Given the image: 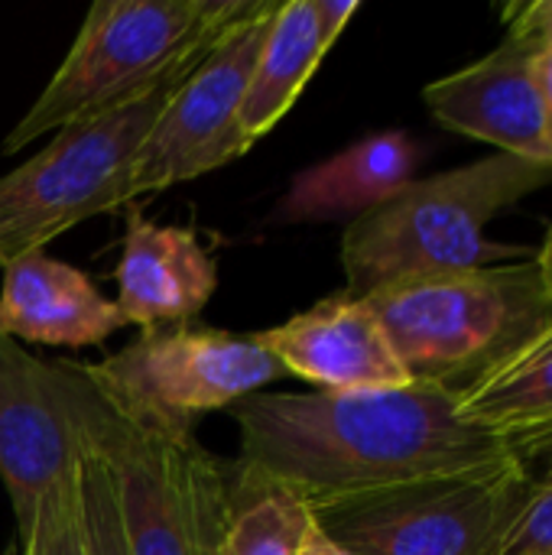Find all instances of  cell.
Segmentation results:
<instances>
[{"label": "cell", "mask_w": 552, "mask_h": 555, "mask_svg": "<svg viewBox=\"0 0 552 555\" xmlns=\"http://www.w3.org/2000/svg\"><path fill=\"white\" fill-rule=\"evenodd\" d=\"M23 555H85L81 553V537H78L75 468L42 498V504L36 511L33 533L23 543Z\"/></svg>", "instance_id": "cell-20"}, {"label": "cell", "mask_w": 552, "mask_h": 555, "mask_svg": "<svg viewBox=\"0 0 552 555\" xmlns=\"http://www.w3.org/2000/svg\"><path fill=\"white\" fill-rule=\"evenodd\" d=\"M537 260L543 263L547 280H550V286H552V228H550V234H547V241H543V247L537 250Z\"/></svg>", "instance_id": "cell-26"}, {"label": "cell", "mask_w": 552, "mask_h": 555, "mask_svg": "<svg viewBox=\"0 0 552 555\" xmlns=\"http://www.w3.org/2000/svg\"><path fill=\"white\" fill-rule=\"evenodd\" d=\"M335 39L316 0H283L277 7L241 107V133L251 146L290 114Z\"/></svg>", "instance_id": "cell-16"}, {"label": "cell", "mask_w": 552, "mask_h": 555, "mask_svg": "<svg viewBox=\"0 0 552 555\" xmlns=\"http://www.w3.org/2000/svg\"><path fill=\"white\" fill-rule=\"evenodd\" d=\"M260 341L283 374H296L319 390L358 393L413 384L371 306L345 293L260 332Z\"/></svg>", "instance_id": "cell-12"}, {"label": "cell", "mask_w": 552, "mask_h": 555, "mask_svg": "<svg viewBox=\"0 0 552 555\" xmlns=\"http://www.w3.org/2000/svg\"><path fill=\"white\" fill-rule=\"evenodd\" d=\"M552 166L511 153L413 179L381 208L355 218L342 237L345 296L364 299L377 289L491 267L495 257H514L488 244V224L550 185Z\"/></svg>", "instance_id": "cell-3"}, {"label": "cell", "mask_w": 552, "mask_h": 555, "mask_svg": "<svg viewBox=\"0 0 552 555\" xmlns=\"http://www.w3.org/2000/svg\"><path fill=\"white\" fill-rule=\"evenodd\" d=\"M120 328L117 306L98 293L91 276L52 260L46 250L26 254L3 270L0 335L52 348H91Z\"/></svg>", "instance_id": "cell-14"}, {"label": "cell", "mask_w": 552, "mask_h": 555, "mask_svg": "<svg viewBox=\"0 0 552 555\" xmlns=\"http://www.w3.org/2000/svg\"><path fill=\"white\" fill-rule=\"evenodd\" d=\"M537 46L508 33L485 59L426 85L423 98L429 114L462 137L498 146V153L552 166L537 88Z\"/></svg>", "instance_id": "cell-10"}, {"label": "cell", "mask_w": 552, "mask_h": 555, "mask_svg": "<svg viewBox=\"0 0 552 555\" xmlns=\"http://www.w3.org/2000/svg\"><path fill=\"white\" fill-rule=\"evenodd\" d=\"M215 46L182 59L133 101L59 130L46 150L0 176V273L13 260L46 250L68 228L133 205L130 172L143 140Z\"/></svg>", "instance_id": "cell-6"}, {"label": "cell", "mask_w": 552, "mask_h": 555, "mask_svg": "<svg viewBox=\"0 0 552 555\" xmlns=\"http://www.w3.org/2000/svg\"><path fill=\"white\" fill-rule=\"evenodd\" d=\"M241 465L309 507L517 462L508 439L468 423L459 393L407 384L358 393L260 390L234 406Z\"/></svg>", "instance_id": "cell-1"}, {"label": "cell", "mask_w": 552, "mask_h": 555, "mask_svg": "<svg viewBox=\"0 0 552 555\" xmlns=\"http://www.w3.org/2000/svg\"><path fill=\"white\" fill-rule=\"evenodd\" d=\"M303 555H351V553H345L342 546H335L329 537H322L316 527H312V533L306 537V546H303Z\"/></svg>", "instance_id": "cell-25"}, {"label": "cell", "mask_w": 552, "mask_h": 555, "mask_svg": "<svg viewBox=\"0 0 552 555\" xmlns=\"http://www.w3.org/2000/svg\"><path fill=\"white\" fill-rule=\"evenodd\" d=\"M495 555H552V485L534 488Z\"/></svg>", "instance_id": "cell-21"}, {"label": "cell", "mask_w": 552, "mask_h": 555, "mask_svg": "<svg viewBox=\"0 0 552 555\" xmlns=\"http://www.w3.org/2000/svg\"><path fill=\"white\" fill-rule=\"evenodd\" d=\"M264 0H98L46 81L42 94L3 140V153L29 146L42 133H59L107 114L198 49L215 46L260 10Z\"/></svg>", "instance_id": "cell-5"}, {"label": "cell", "mask_w": 552, "mask_h": 555, "mask_svg": "<svg viewBox=\"0 0 552 555\" xmlns=\"http://www.w3.org/2000/svg\"><path fill=\"white\" fill-rule=\"evenodd\" d=\"M52 403L107 468L130 555H221L231 485L189 426L143 416L88 364L42 361Z\"/></svg>", "instance_id": "cell-2"}, {"label": "cell", "mask_w": 552, "mask_h": 555, "mask_svg": "<svg viewBox=\"0 0 552 555\" xmlns=\"http://www.w3.org/2000/svg\"><path fill=\"white\" fill-rule=\"evenodd\" d=\"M277 7L280 0H264L179 85L133 159L130 202L192 182L251 150L241 133V107Z\"/></svg>", "instance_id": "cell-9"}, {"label": "cell", "mask_w": 552, "mask_h": 555, "mask_svg": "<svg viewBox=\"0 0 552 555\" xmlns=\"http://www.w3.org/2000/svg\"><path fill=\"white\" fill-rule=\"evenodd\" d=\"M78 442L42 377V358L0 335V481L10 494L20 546L29 540L42 498L72 475Z\"/></svg>", "instance_id": "cell-11"}, {"label": "cell", "mask_w": 552, "mask_h": 555, "mask_svg": "<svg viewBox=\"0 0 552 555\" xmlns=\"http://www.w3.org/2000/svg\"><path fill=\"white\" fill-rule=\"evenodd\" d=\"M508 23H511V36L543 49L547 42H552V0L521 3L508 10Z\"/></svg>", "instance_id": "cell-22"}, {"label": "cell", "mask_w": 552, "mask_h": 555, "mask_svg": "<svg viewBox=\"0 0 552 555\" xmlns=\"http://www.w3.org/2000/svg\"><path fill=\"white\" fill-rule=\"evenodd\" d=\"M364 302L410 380L455 393L552 325V286L537 254L397 283Z\"/></svg>", "instance_id": "cell-4"}, {"label": "cell", "mask_w": 552, "mask_h": 555, "mask_svg": "<svg viewBox=\"0 0 552 555\" xmlns=\"http://www.w3.org/2000/svg\"><path fill=\"white\" fill-rule=\"evenodd\" d=\"M537 88H540V101H543V127H547V140L552 150V42H547L537 52Z\"/></svg>", "instance_id": "cell-24"}, {"label": "cell", "mask_w": 552, "mask_h": 555, "mask_svg": "<svg viewBox=\"0 0 552 555\" xmlns=\"http://www.w3.org/2000/svg\"><path fill=\"white\" fill-rule=\"evenodd\" d=\"M420 159L423 150L403 130L364 137L342 153L303 169L290 182L273 218L286 224L361 218L407 189Z\"/></svg>", "instance_id": "cell-15"}, {"label": "cell", "mask_w": 552, "mask_h": 555, "mask_svg": "<svg viewBox=\"0 0 552 555\" xmlns=\"http://www.w3.org/2000/svg\"><path fill=\"white\" fill-rule=\"evenodd\" d=\"M459 413L511 446L552 433V325L465 387Z\"/></svg>", "instance_id": "cell-17"}, {"label": "cell", "mask_w": 552, "mask_h": 555, "mask_svg": "<svg viewBox=\"0 0 552 555\" xmlns=\"http://www.w3.org/2000/svg\"><path fill=\"white\" fill-rule=\"evenodd\" d=\"M517 459L524 462L534 488H547L552 485V433L547 436H537V439H527V442H517L514 446Z\"/></svg>", "instance_id": "cell-23"}, {"label": "cell", "mask_w": 552, "mask_h": 555, "mask_svg": "<svg viewBox=\"0 0 552 555\" xmlns=\"http://www.w3.org/2000/svg\"><path fill=\"white\" fill-rule=\"evenodd\" d=\"M312 527V507L299 494L238 465L221 555H303Z\"/></svg>", "instance_id": "cell-18"}, {"label": "cell", "mask_w": 552, "mask_h": 555, "mask_svg": "<svg viewBox=\"0 0 552 555\" xmlns=\"http://www.w3.org/2000/svg\"><path fill=\"white\" fill-rule=\"evenodd\" d=\"M78 442V439H75ZM75 494H78V537L85 555H130L120 511L114 498L111 475L104 462L78 442V462H75Z\"/></svg>", "instance_id": "cell-19"}, {"label": "cell", "mask_w": 552, "mask_h": 555, "mask_svg": "<svg viewBox=\"0 0 552 555\" xmlns=\"http://www.w3.org/2000/svg\"><path fill=\"white\" fill-rule=\"evenodd\" d=\"M534 494L524 462L312 507L316 530L351 555H495Z\"/></svg>", "instance_id": "cell-7"}, {"label": "cell", "mask_w": 552, "mask_h": 555, "mask_svg": "<svg viewBox=\"0 0 552 555\" xmlns=\"http://www.w3.org/2000/svg\"><path fill=\"white\" fill-rule=\"evenodd\" d=\"M91 374L143 416L189 426L211 410L238 406L283 377L260 335L218 328H163L88 364Z\"/></svg>", "instance_id": "cell-8"}, {"label": "cell", "mask_w": 552, "mask_h": 555, "mask_svg": "<svg viewBox=\"0 0 552 555\" xmlns=\"http://www.w3.org/2000/svg\"><path fill=\"white\" fill-rule=\"evenodd\" d=\"M124 247L114 270L117 312L143 332L182 328L218 289V267L189 228L156 224L137 205L124 215Z\"/></svg>", "instance_id": "cell-13"}]
</instances>
